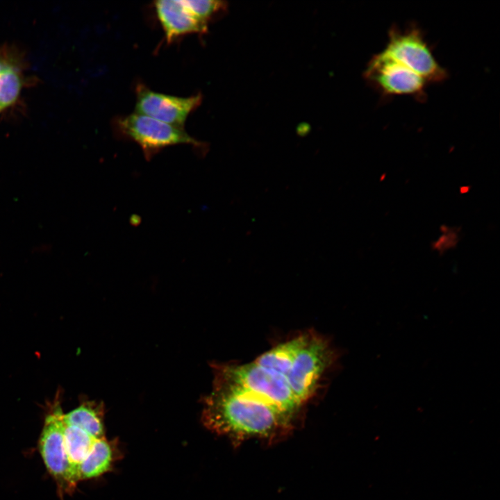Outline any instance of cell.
Listing matches in <instances>:
<instances>
[{
	"instance_id": "obj_2",
	"label": "cell",
	"mask_w": 500,
	"mask_h": 500,
	"mask_svg": "<svg viewBox=\"0 0 500 500\" xmlns=\"http://www.w3.org/2000/svg\"><path fill=\"white\" fill-rule=\"evenodd\" d=\"M215 381L257 397L297 418L302 404L292 392L286 378L257 365L217 364Z\"/></svg>"
},
{
	"instance_id": "obj_10",
	"label": "cell",
	"mask_w": 500,
	"mask_h": 500,
	"mask_svg": "<svg viewBox=\"0 0 500 500\" xmlns=\"http://www.w3.org/2000/svg\"><path fill=\"white\" fill-rule=\"evenodd\" d=\"M117 457L115 444L105 438L96 440L90 451L78 467V481L97 478L109 472Z\"/></svg>"
},
{
	"instance_id": "obj_3",
	"label": "cell",
	"mask_w": 500,
	"mask_h": 500,
	"mask_svg": "<svg viewBox=\"0 0 500 500\" xmlns=\"http://www.w3.org/2000/svg\"><path fill=\"white\" fill-rule=\"evenodd\" d=\"M338 355L328 340L312 331L304 333L286 376L289 386L303 406L319 389L324 373L333 365Z\"/></svg>"
},
{
	"instance_id": "obj_11",
	"label": "cell",
	"mask_w": 500,
	"mask_h": 500,
	"mask_svg": "<svg viewBox=\"0 0 500 500\" xmlns=\"http://www.w3.org/2000/svg\"><path fill=\"white\" fill-rule=\"evenodd\" d=\"M303 338L304 333H301L285 341L258 356L254 362L286 378Z\"/></svg>"
},
{
	"instance_id": "obj_7",
	"label": "cell",
	"mask_w": 500,
	"mask_h": 500,
	"mask_svg": "<svg viewBox=\"0 0 500 500\" xmlns=\"http://www.w3.org/2000/svg\"><path fill=\"white\" fill-rule=\"evenodd\" d=\"M39 447L45 465L55 478L60 494L72 491L77 481L65 450L63 414L60 406H56L47 416Z\"/></svg>"
},
{
	"instance_id": "obj_15",
	"label": "cell",
	"mask_w": 500,
	"mask_h": 500,
	"mask_svg": "<svg viewBox=\"0 0 500 500\" xmlns=\"http://www.w3.org/2000/svg\"><path fill=\"white\" fill-rule=\"evenodd\" d=\"M22 81L17 71L7 66L0 74V104L4 108L17 99Z\"/></svg>"
},
{
	"instance_id": "obj_9",
	"label": "cell",
	"mask_w": 500,
	"mask_h": 500,
	"mask_svg": "<svg viewBox=\"0 0 500 500\" xmlns=\"http://www.w3.org/2000/svg\"><path fill=\"white\" fill-rule=\"evenodd\" d=\"M154 8L168 44L185 35L207 32L208 26L197 20L181 1L159 0L154 2Z\"/></svg>"
},
{
	"instance_id": "obj_8",
	"label": "cell",
	"mask_w": 500,
	"mask_h": 500,
	"mask_svg": "<svg viewBox=\"0 0 500 500\" xmlns=\"http://www.w3.org/2000/svg\"><path fill=\"white\" fill-rule=\"evenodd\" d=\"M135 113L183 128L188 116L202 101L201 94L182 97L157 92L143 84L135 88Z\"/></svg>"
},
{
	"instance_id": "obj_14",
	"label": "cell",
	"mask_w": 500,
	"mask_h": 500,
	"mask_svg": "<svg viewBox=\"0 0 500 500\" xmlns=\"http://www.w3.org/2000/svg\"><path fill=\"white\" fill-rule=\"evenodd\" d=\"M182 4L200 22L208 26L214 18L227 10V3L215 0H182Z\"/></svg>"
},
{
	"instance_id": "obj_13",
	"label": "cell",
	"mask_w": 500,
	"mask_h": 500,
	"mask_svg": "<svg viewBox=\"0 0 500 500\" xmlns=\"http://www.w3.org/2000/svg\"><path fill=\"white\" fill-rule=\"evenodd\" d=\"M64 442L67 455L76 481L80 464L90 451L96 439L81 428L63 419Z\"/></svg>"
},
{
	"instance_id": "obj_1",
	"label": "cell",
	"mask_w": 500,
	"mask_h": 500,
	"mask_svg": "<svg viewBox=\"0 0 500 500\" xmlns=\"http://www.w3.org/2000/svg\"><path fill=\"white\" fill-rule=\"evenodd\" d=\"M204 426L234 445L256 439L270 443L294 428L296 418L257 397L214 381L201 415Z\"/></svg>"
},
{
	"instance_id": "obj_4",
	"label": "cell",
	"mask_w": 500,
	"mask_h": 500,
	"mask_svg": "<svg viewBox=\"0 0 500 500\" xmlns=\"http://www.w3.org/2000/svg\"><path fill=\"white\" fill-rule=\"evenodd\" d=\"M115 124L117 133L138 144L147 160L170 146L191 145L201 154L208 149L206 143L190 136L184 128L135 112L117 117Z\"/></svg>"
},
{
	"instance_id": "obj_6",
	"label": "cell",
	"mask_w": 500,
	"mask_h": 500,
	"mask_svg": "<svg viewBox=\"0 0 500 500\" xmlns=\"http://www.w3.org/2000/svg\"><path fill=\"white\" fill-rule=\"evenodd\" d=\"M364 78L383 97L408 95L423 101L427 82L419 74L382 51L374 55Z\"/></svg>"
},
{
	"instance_id": "obj_12",
	"label": "cell",
	"mask_w": 500,
	"mask_h": 500,
	"mask_svg": "<svg viewBox=\"0 0 500 500\" xmlns=\"http://www.w3.org/2000/svg\"><path fill=\"white\" fill-rule=\"evenodd\" d=\"M63 419L67 424L85 431L96 440L105 438L103 408L99 403L84 401L78 407L63 415Z\"/></svg>"
},
{
	"instance_id": "obj_16",
	"label": "cell",
	"mask_w": 500,
	"mask_h": 500,
	"mask_svg": "<svg viewBox=\"0 0 500 500\" xmlns=\"http://www.w3.org/2000/svg\"><path fill=\"white\" fill-rule=\"evenodd\" d=\"M7 66L0 60V74Z\"/></svg>"
},
{
	"instance_id": "obj_5",
	"label": "cell",
	"mask_w": 500,
	"mask_h": 500,
	"mask_svg": "<svg viewBox=\"0 0 500 500\" xmlns=\"http://www.w3.org/2000/svg\"><path fill=\"white\" fill-rule=\"evenodd\" d=\"M381 51L419 74L428 83L442 82L448 76L417 26L404 28L391 27L388 42Z\"/></svg>"
}]
</instances>
